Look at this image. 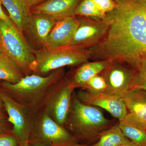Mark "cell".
<instances>
[{
	"label": "cell",
	"mask_w": 146,
	"mask_h": 146,
	"mask_svg": "<svg viewBox=\"0 0 146 146\" xmlns=\"http://www.w3.org/2000/svg\"><path fill=\"white\" fill-rule=\"evenodd\" d=\"M105 36L89 49L94 61L117 60L138 70L146 60V21L138 0H114Z\"/></svg>",
	"instance_id": "1"
},
{
	"label": "cell",
	"mask_w": 146,
	"mask_h": 146,
	"mask_svg": "<svg viewBox=\"0 0 146 146\" xmlns=\"http://www.w3.org/2000/svg\"><path fill=\"white\" fill-rule=\"evenodd\" d=\"M112 125L98 108L83 103L74 92L70 111L65 126L78 140L93 142L98 139L100 134Z\"/></svg>",
	"instance_id": "2"
},
{
	"label": "cell",
	"mask_w": 146,
	"mask_h": 146,
	"mask_svg": "<svg viewBox=\"0 0 146 146\" xmlns=\"http://www.w3.org/2000/svg\"><path fill=\"white\" fill-rule=\"evenodd\" d=\"M65 73L64 68H60L45 76L33 74L25 76L15 84L3 81L2 86L6 94L16 102L39 111L50 87Z\"/></svg>",
	"instance_id": "3"
},
{
	"label": "cell",
	"mask_w": 146,
	"mask_h": 146,
	"mask_svg": "<svg viewBox=\"0 0 146 146\" xmlns=\"http://www.w3.org/2000/svg\"><path fill=\"white\" fill-rule=\"evenodd\" d=\"M0 46L5 54L17 63L25 76L33 74L36 66L34 50L23 32L13 23L8 24L0 20Z\"/></svg>",
	"instance_id": "4"
},
{
	"label": "cell",
	"mask_w": 146,
	"mask_h": 146,
	"mask_svg": "<svg viewBox=\"0 0 146 146\" xmlns=\"http://www.w3.org/2000/svg\"><path fill=\"white\" fill-rule=\"evenodd\" d=\"M36 66L33 74L45 76L65 66H78L91 59L88 49L68 46L35 50Z\"/></svg>",
	"instance_id": "5"
},
{
	"label": "cell",
	"mask_w": 146,
	"mask_h": 146,
	"mask_svg": "<svg viewBox=\"0 0 146 146\" xmlns=\"http://www.w3.org/2000/svg\"><path fill=\"white\" fill-rule=\"evenodd\" d=\"M74 89L68 77L64 76L50 87L39 110L46 112L55 121L65 127Z\"/></svg>",
	"instance_id": "6"
},
{
	"label": "cell",
	"mask_w": 146,
	"mask_h": 146,
	"mask_svg": "<svg viewBox=\"0 0 146 146\" xmlns=\"http://www.w3.org/2000/svg\"><path fill=\"white\" fill-rule=\"evenodd\" d=\"M78 142L77 139L64 127L46 112L39 111L29 143L44 146H70Z\"/></svg>",
	"instance_id": "7"
},
{
	"label": "cell",
	"mask_w": 146,
	"mask_h": 146,
	"mask_svg": "<svg viewBox=\"0 0 146 146\" xmlns=\"http://www.w3.org/2000/svg\"><path fill=\"white\" fill-rule=\"evenodd\" d=\"M0 100L12 125V134L18 139L19 146H27L31 133L39 111L19 103L4 91H0Z\"/></svg>",
	"instance_id": "8"
},
{
	"label": "cell",
	"mask_w": 146,
	"mask_h": 146,
	"mask_svg": "<svg viewBox=\"0 0 146 146\" xmlns=\"http://www.w3.org/2000/svg\"><path fill=\"white\" fill-rule=\"evenodd\" d=\"M137 70L123 62L110 61L109 65L100 74L104 78L106 94L122 97L128 90L134 88Z\"/></svg>",
	"instance_id": "9"
},
{
	"label": "cell",
	"mask_w": 146,
	"mask_h": 146,
	"mask_svg": "<svg viewBox=\"0 0 146 146\" xmlns=\"http://www.w3.org/2000/svg\"><path fill=\"white\" fill-rule=\"evenodd\" d=\"M78 24L70 46L89 49L98 44L108 30L107 21L99 18L77 16Z\"/></svg>",
	"instance_id": "10"
},
{
	"label": "cell",
	"mask_w": 146,
	"mask_h": 146,
	"mask_svg": "<svg viewBox=\"0 0 146 146\" xmlns=\"http://www.w3.org/2000/svg\"><path fill=\"white\" fill-rule=\"evenodd\" d=\"M56 21L44 14L31 13L23 33L33 49L44 48L49 35Z\"/></svg>",
	"instance_id": "11"
},
{
	"label": "cell",
	"mask_w": 146,
	"mask_h": 146,
	"mask_svg": "<svg viewBox=\"0 0 146 146\" xmlns=\"http://www.w3.org/2000/svg\"><path fill=\"white\" fill-rule=\"evenodd\" d=\"M76 96L85 104L105 110L119 122L124 119L127 115V110L122 97L84 90L79 91Z\"/></svg>",
	"instance_id": "12"
},
{
	"label": "cell",
	"mask_w": 146,
	"mask_h": 146,
	"mask_svg": "<svg viewBox=\"0 0 146 146\" xmlns=\"http://www.w3.org/2000/svg\"><path fill=\"white\" fill-rule=\"evenodd\" d=\"M122 98L127 111L123 121L146 131V91L133 88L126 92Z\"/></svg>",
	"instance_id": "13"
},
{
	"label": "cell",
	"mask_w": 146,
	"mask_h": 146,
	"mask_svg": "<svg viewBox=\"0 0 146 146\" xmlns=\"http://www.w3.org/2000/svg\"><path fill=\"white\" fill-rule=\"evenodd\" d=\"M78 24L76 16L56 21L47 39L44 48H56L70 46Z\"/></svg>",
	"instance_id": "14"
},
{
	"label": "cell",
	"mask_w": 146,
	"mask_h": 146,
	"mask_svg": "<svg viewBox=\"0 0 146 146\" xmlns=\"http://www.w3.org/2000/svg\"><path fill=\"white\" fill-rule=\"evenodd\" d=\"M81 0H47L31 9L32 13L42 14L56 21L76 16L75 11Z\"/></svg>",
	"instance_id": "15"
},
{
	"label": "cell",
	"mask_w": 146,
	"mask_h": 146,
	"mask_svg": "<svg viewBox=\"0 0 146 146\" xmlns=\"http://www.w3.org/2000/svg\"><path fill=\"white\" fill-rule=\"evenodd\" d=\"M110 63L109 60L85 62L79 65L72 74L67 76L74 89H83L86 83L94 76L100 74Z\"/></svg>",
	"instance_id": "16"
},
{
	"label": "cell",
	"mask_w": 146,
	"mask_h": 146,
	"mask_svg": "<svg viewBox=\"0 0 146 146\" xmlns=\"http://www.w3.org/2000/svg\"><path fill=\"white\" fill-rule=\"evenodd\" d=\"M9 13V18L14 25L23 31L31 15V8L27 0H1Z\"/></svg>",
	"instance_id": "17"
},
{
	"label": "cell",
	"mask_w": 146,
	"mask_h": 146,
	"mask_svg": "<svg viewBox=\"0 0 146 146\" xmlns=\"http://www.w3.org/2000/svg\"><path fill=\"white\" fill-rule=\"evenodd\" d=\"M25 76L20 67L10 57L5 54L0 57V80L15 84Z\"/></svg>",
	"instance_id": "18"
},
{
	"label": "cell",
	"mask_w": 146,
	"mask_h": 146,
	"mask_svg": "<svg viewBox=\"0 0 146 146\" xmlns=\"http://www.w3.org/2000/svg\"><path fill=\"white\" fill-rule=\"evenodd\" d=\"M130 141L116 124L100 134L98 141L91 146H118Z\"/></svg>",
	"instance_id": "19"
},
{
	"label": "cell",
	"mask_w": 146,
	"mask_h": 146,
	"mask_svg": "<svg viewBox=\"0 0 146 146\" xmlns=\"http://www.w3.org/2000/svg\"><path fill=\"white\" fill-rule=\"evenodd\" d=\"M119 124L125 136L130 141L139 146H146V131L123 121Z\"/></svg>",
	"instance_id": "20"
},
{
	"label": "cell",
	"mask_w": 146,
	"mask_h": 146,
	"mask_svg": "<svg viewBox=\"0 0 146 146\" xmlns=\"http://www.w3.org/2000/svg\"><path fill=\"white\" fill-rule=\"evenodd\" d=\"M75 15L103 20H104L106 17V14L98 9L92 0H81L76 9Z\"/></svg>",
	"instance_id": "21"
},
{
	"label": "cell",
	"mask_w": 146,
	"mask_h": 146,
	"mask_svg": "<svg viewBox=\"0 0 146 146\" xmlns=\"http://www.w3.org/2000/svg\"><path fill=\"white\" fill-rule=\"evenodd\" d=\"M107 85L103 77L100 74L94 76L86 83L83 90L93 93H106Z\"/></svg>",
	"instance_id": "22"
},
{
	"label": "cell",
	"mask_w": 146,
	"mask_h": 146,
	"mask_svg": "<svg viewBox=\"0 0 146 146\" xmlns=\"http://www.w3.org/2000/svg\"><path fill=\"white\" fill-rule=\"evenodd\" d=\"M134 88H139L146 91V60L143 61L137 70L134 82Z\"/></svg>",
	"instance_id": "23"
},
{
	"label": "cell",
	"mask_w": 146,
	"mask_h": 146,
	"mask_svg": "<svg viewBox=\"0 0 146 146\" xmlns=\"http://www.w3.org/2000/svg\"><path fill=\"white\" fill-rule=\"evenodd\" d=\"M92 1L98 9L105 14L113 10L116 5L114 0H92Z\"/></svg>",
	"instance_id": "24"
},
{
	"label": "cell",
	"mask_w": 146,
	"mask_h": 146,
	"mask_svg": "<svg viewBox=\"0 0 146 146\" xmlns=\"http://www.w3.org/2000/svg\"><path fill=\"white\" fill-rule=\"evenodd\" d=\"M0 146H19L18 139L12 133L0 135Z\"/></svg>",
	"instance_id": "25"
},
{
	"label": "cell",
	"mask_w": 146,
	"mask_h": 146,
	"mask_svg": "<svg viewBox=\"0 0 146 146\" xmlns=\"http://www.w3.org/2000/svg\"><path fill=\"white\" fill-rule=\"evenodd\" d=\"M0 108V135L12 133V129L9 127V123H11L8 120V118L5 117Z\"/></svg>",
	"instance_id": "26"
},
{
	"label": "cell",
	"mask_w": 146,
	"mask_h": 146,
	"mask_svg": "<svg viewBox=\"0 0 146 146\" xmlns=\"http://www.w3.org/2000/svg\"><path fill=\"white\" fill-rule=\"evenodd\" d=\"M2 2L1 0H0V20L4 21L8 24H10L13 23L12 21L11 20L10 18L7 16L6 14L4 12L2 8Z\"/></svg>",
	"instance_id": "27"
},
{
	"label": "cell",
	"mask_w": 146,
	"mask_h": 146,
	"mask_svg": "<svg viewBox=\"0 0 146 146\" xmlns=\"http://www.w3.org/2000/svg\"><path fill=\"white\" fill-rule=\"evenodd\" d=\"M47 0H27L28 4L31 8L44 2Z\"/></svg>",
	"instance_id": "28"
},
{
	"label": "cell",
	"mask_w": 146,
	"mask_h": 146,
	"mask_svg": "<svg viewBox=\"0 0 146 146\" xmlns=\"http://www.w3.org/2000/svg\"><path fill=\"white\" fill-rule=\"evenodd\" d=\"M138 1L146 21V0H138Z\"/></svg>",
	"instance_id": "29"
},
{
	"label": "cell",
	"mask_w": 146,
	"mask_h": 146,
	"mask_svg": "<svg viewBox=\"0 0 146 146\" xmlns=\"http://www.w3.org/2000/svg\"><path fill=\"white\" fill-rule=\"evenodd\" d=\"M118 146H139L136 144H134L133 142H131V141H129V142H128L126 143L122 144V145H120Z\"/></svg>",
	"instance_id": "30"
},
{
	"label": "cell",
	"mask_w": 146,
	"mask_h": 146,
	"mask_svg": "<svg viewBox=\"0 0 146 146\" xmlns=\"http://www.w3.org/2000/svg\"><path fill=\"white\" fill-rule=\"evenodd\" d=\"M70 146H88L87 145H84V144H79L78 143H76L74 144V145H72Z\"/></svg>",
	"instance_id": "31"
},
{
	"label": "cell",
	"mask_w": 146,
	"mask_h": 146,
	"mask_svg": "<svg viewBox=\"0 0 146 146\" xmlns=\"http://www.w3.org/2000/svg\"><path fill=\"white\" fill-rule=\"evenodd\" d=\"M5 54V53L4 52L2 48L0 46V57H1V56H2L3 55Z\"/></svg>",
	"instance_id": "32"
},
{
	"label": "cell",
	"mask_w": 146,
	"mask_h": 146,
	"mask_svg": "<svg viewBox=\"0 0 146 146\" xmlns=\"http://www.w3.org/2000/svg\"><path fill=\"white\" fill-rule=\"evenodd\" d=\"M27 146H44L42 145H36V144H33L30 143H29L28 145Z\"/></svg>",
	"instance_id": "33"
},
{
	"label": "cell",
	"mask_w": 146,
	"mask_h": 146,
	"mask_svg": "<svg viewBox=\"0 0 146 146\" xmlns=\"http://www.w3.org/2000/svg\"><path fill=\"white\" fill-rule=\"evenodd\" d=\"M3 107V105L2 102L0 100V108H2Z\"/></svg>",
	"instance_id": "34"
}]
</instances>
